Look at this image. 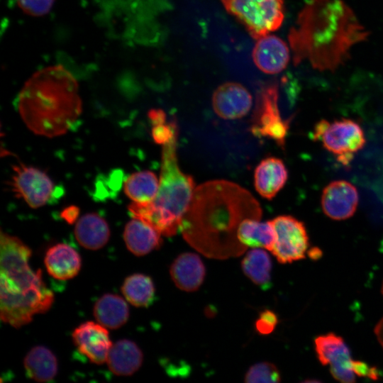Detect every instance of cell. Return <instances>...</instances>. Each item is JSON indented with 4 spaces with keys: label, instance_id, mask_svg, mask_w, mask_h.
<instances>
[{
    "label": "cell",
    "instance_id": "3957f363",
    "mask_svg": "<svg viewBox=\"0 0 383 383\" xmlns=\"http://www.w3.org/2000/svg\"><path fill=\"white\" fill-rule=\"evenodd\" d=\"M16 106L26 126L48 138L66 133L82 111L77 81L61 65L35 72L20 91Z\"/></svg>",
    "mask_w": 383,
    "mask_h": 383
},
{
    "label": "cell",
    "instance_id": "44dd1931",
    "mask_svg": "<svg viewBox=\"0 0 383 383\" xmlns=\"http://www.w3.org/2000/svg\"><path fill=\"white\" fill-rule=\"evenodd\" d=\"M74 233L81 246L92 250L103 248L110 238V229L107 222L95 213L82 216L76 222Z\"/></svg>",
    "mask_w": 383,
    "mask_h": 383
},
{
    "label": "cell",
    "instance_id": "f546056e",
    "mask_svg": "<svg viewBox=\"0 0 383 383\" xmlns=\"http://www.w3.org/2000/svg\"><path fill=\"white\" fill-rule=\"evenodd\" d=\"M55 0H16L18 7L26 14L40 17L48 14Z\"/></svg>",
    "mask_w": 383,
    "mask_h": 383
},
{
    "label": "cell",
    "instance_id": "30bf717a",
    "mask_svg": "<svg viewBox=\"0 0 383 383\" xmlns=\"http://www.w3.org/2000/svg\"><path fill=\"white\" fill-rule=\"evenodd\" d=\"M10 186L18 198L37 209L51 201L57 190L52 180L43 171L24 164L15 165Z\"/></svg>",
    "mask_w": 383,
    "mask_h": 383
},
{
    "label": "cell",
    "instance_id": "8fae6325",
    "mask_svg": "<svg viewBox=\"0 0 383 383\" xmlns=\"http://www.w3.org/2000/svg\"><path fill=\"white\" fill-rule=\"evenodd\" d=\"M314 345L318 360L323 365H330L336 380L344 383L355 381L350 351L343 338L328 333L316 337Z\"/></svg>",
    "mask_w": 383,
    "mask_h": 383
},
{
    "label": "cell",
    "instance_id": "ac0fdd59",
    "mask_svg": "<svg viewBox=\"0 0 383 383\" xmlns=\"http://www.w3.org/2000/svg\"><path fill=\"white\" fill-rule=\"evenodd\" d=\"M44 263L48 273L58 280H67L74 277L82 265L77 251L70 245L58 243L46 252Z\"/></svg>",
    "mask_w": 383,
    "mask_h": 383
},
{
    "label": "cell",
    "instance_id": "d4e9b609",
    "mask_svg": "<svg viewBox=\"0 0 383 383\" xmlns=\"http://www.w3.org/2000/svg\"><path fill=\"white\" fill-rule=\"evenodd\" d=\"M272 261L268 253L262 249H252L241 261L245 275L261 289L268 290L272 286Z\"/></svg>",
    "mask_w": 383,
    "mask_h": 383
},
{
    "label": "cell",
    "instance_id": "ba28073f",
    "mask_svg": "<svg viewBox=\"0 0 383 383\" xmlns=\"http://www.w3.org/2000/svg\"><path fill=\"white\" fill-rule=\"evenodd\" d=\"M278 98L276 82L269 83L260 89L257 96L250 131L255 136L272 139L284 148L289 129V120L282 118Z\"/></svg>",
    "mask_w": 383,
    "mask_h": 383
},
{
    "label": "cell",
    "instance_id": "5b68a950",
    "mask_svg": "<svg viewBox=\"0 0 383 383\" xmlns=\"http://www.w3.org/2000/svg\"><path fill=\"white\" fill-rule=\"evenodd\" d=\"M177 137L162 145L160 184L155 197L148 203L133 202L128 206L133 218L143 221L165 236H173L180 231L196 188L193 177L179 168Z\"/></svg>",
    "mask_w": 383,
    "mask_h": 383
},
{
    "label": "cell",
    "instance_id": "9c48e42d",
    "mask_svg": "<svg viewBox=\"0 0 383 383\" xmlns=\"http://www.w3.org/2000/svg\"><path fill=\"white\" fill-rule=\"evenodd\" d=\"M271 222L276 233L272 252L277 261L287 264L305 258L309 243L304 223L289 215L277 216Z\"/></svg>",
    "mask_w": 383,
    "mask_h": 383
},
{
    "label": "cell",
    "instance_id": "8992f818",
    "mask_svg": "<svg viewBox=\"0 0 383 383\" xmlns=\"http://www.w3.org/2000/svg\"><path fill=\"white\" fill-rule=\"evenodd\" d=\"M226 11L257 40L277 30L284 18V0H221Z\"/></svg>",
    "mask_w": 383,
    "mask_h": 383
},
{
    "label": "cell",
    "instance_id": "4316f807",
    "mask_svg": "<svg viewBox=\"0 0 383 383\" xmlns=\"http://www.w3.org/2000/svg\"><path fill=\"white\" fill-rule=\"evenodd\" d=\"M121 292L128 302L137 307H148L152 304L155 296L152 279L140 273L131 274L125 279Z\"/></svg>",
    "mask_w": 383,
    "mask_h": 383
},
{
    "label": "cell",
    "instance_id": "e0dca14e",
    "mask_svg": "<svg viewBox=\"0 0 383 383\" xmlns=\"http://www.w3.org/2000/svg\"><path fill=\"white\" fill-rule=\"evenodd\" d=\"M287 178L288 171L283 161L275 157H268L255 167V188L263 198L271 200L284 187Z\"/></svg>",
    "mask_w": 383,
    "mask_h": 383
},
{
    "label": "cell",
    "instance_id": "2e32d148",
    "mask_svg": "<svg viewBox=\"0 0 383 383\" xmlns=\"http://www.w3.org/2000/svg\"><path fill=\"white\" fill-rule=\"evenodd\" d=\"M170 273L177 287L192 292L196 291L204 282L206 269L197 254L184 252L178 255L172 262Z\"/></svg>",
    "mask_w": 383,
    "mask_h": 383
},
{
    "label": "cell",
    "instance_id": "5bb4252c",
    "mask_svg": "<svg viewBox=\"0 0 383 383\" xmlns=\"http://www.w3.org/2000/svg\"><path fill=\"white\" fill-rule=\"evenodd\" d=\"M106 328L98 322L87 321L72 332L75 346L92 363L101 365L106 362L113 345Z\"/></svg>",
    "mask_w": 383,
    "mask_h": 383
},
{
    "label": "cell",
    "instance_id": "6da1fadb",
    "mask_svg": "<svg viewBox=\"0 0 383 383\" xmlns=\"http://www.w3.org/2000/svg\"><path fill=\"white\" fill-rule=\"evenodd\" d=\"M261 216L260 204L248 190L230 181L212 180L195 188L180 231L188 243L209 256L240 255L246 248L238 238L240 223Z\"/></svg>",
    "mask_w": 383,
    "mask_h": 383
},
{
    "label": "cell",
    "instance_id": "836d02e7",
    "mask_svg": "<svg viewBox=\"0 0 383 383\" xmlns=\"http://www.w3.org/2000/svg\"><path fill=\"white\" fill-rule=\"evenodd\" d=\"M382 292L383 294V285ZM374 331L379 342L383 348V316L377 324Z\"/></svg>",
    "mask_w": 383,
    "mask_h": 383
},
{
    "label": "cell",
    "instance_id": "4dcf8cb0",
    "mask_svg": "<svg viewBox=\"0 0 383 383\" xmlns=\"http://www.w3.org/2000/svg\"><path fill=\"white\" fill-rule=\"evenodd\" d=\"M277 324V315L270 309H265L260 313L255 326L260 334L268 335L275 329Z\"/></svg>",
    "mask_w": 383,
    "mask_h": 383
},
{
    "label": "cell",
    "instance_id": "9a60e30c",
    "mask_svg": "<svg viewBox=\"0 0 383 383\" xmlns=\"http://www.w3.org/2000/svg\"><path fill=\"white\" fill-rule=\"evenodd\" d=\"M256 40L252 57L255 66L260 71L274 74L287 67L290 53L289 47L282 39L268 34Z\"/></svg>",
    "mask_w": 383,
    "mask_h": 383
},
{
    "label": "cell",
    "instance_id": "484cf974",
    "mask_svg": "<svg viewBox=\"0 0 383 383\" xmlns=\"http://www.w3.org/2000/svg\"><path fill=\"white\" fill-rule=\"evenodd\" d=\"M160 184L157 175L150 170H143L131 174L124 182L126 196L137 203H148L156 196Z\"/></svg>",
    "mask_w": 383,
    "mask_h": 383
},
{
    "label": "cell",
    "instance_id": "277c9868",
    "mask_svg": "<svg viewBox=\"0 0 383 383\" xmlns=\"http://www.w3.org/2000/svg\"><path fill=\"white\" fill-rule=\"evenodd\" d=\"M31 250L18 238L1 231L0 316L5 323L18 328L34 315L48 311L54 301L42 272L29 265Z\"/></svg>",
    "mask_w": 383,
    "mask_h": 383
},
{
    "label": "cell",
    "instance_id": "d6986e66",
    "mask_svg": "<svg viewBox=\"0 0 383 383\" xmlns=\"http://www.w3.org/2000/svg\"><path fill=\"white\" fill-rule=\"evenodd\" d=\"M162 234L143 221L133 218L124 228L123 240L128 250L136 256H143L158 249Z\"/></svg>",
    "mask_w": 383,
    "mask_h": 383
},
{
    "label": "cell",
    "instance_id": "f1b7e54d",
    "mask_svg": "<svg viewBox=\"0 0 383 383\" xmlns=\"http://www.w3.org/2000/svg\"><path fill=\"white\" fill-rule=\"evenodd\" d=\"M244 381L246 383H277L281 381V374L273 363L261 362L248 370Z\"/></svg>",
    "mask_w": 383,
    "mask_h": 383
},
{
    "label": "cell",
    "instance_id": "e575fe53",
    "mask_svg": "<svg viewBox=\"0 0 383 383\" xmlns=\"http://www.w3.org/2000/svg\"><path fill=\"white\" fill-rule=\"evenodd\" d=\"M322 255V252L318 248H311L309 251V256L311 259H317Z\"/></svg>",
    "mask_w": 383,
    "mask_h": 383
},
{
    "label": "cell",
    "instance_id": "52a82bcc",
    "mask_svg": "<svg viewBox=\"0 0 383 383\" xmlns=\"http://www.w3.org/2000/svg\"><path fill=\"white\" fill-rule=\"evenodd\" d=\"M312 139L321 142L326 150L335 155L338 161L345 165L365 144L362 127L348 118L333 121L320 120L313 127Z\"/></svg>",
    "mask_w": 383,
    "mask_h": 383
},
{
    "label": "cell",
    "instance_id": "7402d4cb",
    "mask_svg": "<svg viewBox=\"0 0 383 383\" xmlns=\"http://www.w3.org/2000/svg\"><path fill=\"white\" fill-rule=\"evenodd\" d=\"M27 376L38 382L52 380L57 373V360L48 348L36 345L32 348L23 360Z\"/></svg>",
    "mask_w": 383,
    "mask_h": 383
},
{
    "label": "cell",
    "instance_id": "4fadbf2b",
    "mask_svg": "<svg viewBox=\"0 0 383 383\" xmlns=\"http://www.w3.org/2000/svg\"><path fill=\"white\" fill-rule=\"evenodd\" d=\"M359 202L357 188L345 180H335L323 189L321 204L323 213L330 218L342 221L352 217Z\"/></svg>",
    "mask_w": 383,
    "mask_h": 383
},
{
    "label": "cell",
    "instance_id": "d6a6232c",
    "mask_svg": "<svg viewBox=\"0 0 383 383\" xmlns=\"http://www.w3.org/2000/svg\"><path fill=\"white\" fill-rule=\"evenodd\" d=\"M79 209L75 206L65 208L61 213L62 218L68 223L73 224L77 219Z\"/></svg>",
    "mask_w": 383,
    "mask_h": 383
},
{
    "label": "cell",
    "instance_id": "83f0119b",
    "mask_svg": "<svg viewBox=\"0 0 383 383\" xmlns=\"http://www.w3.org/2000/svg\"><path fill=\"white\" fill-rule=\"evenodd\" d=\"M148 118L152 125V135L154 141L163 145L178 135V126L174 120L167 121L164 111L152 109L148 112Z\"/></svg>",
    "mask_w": 383,
    "mask_h": 383
},
{
    "label": "cell",
    "instance_id": "cb8c5ba5",
    "mask_svg": "<svg viewBox=\"0 0 383 383\" xmlns=\"http://www.w3.org/2000/svg\"><path fill=\"white\" fill-rule=\"evenodd\" d=\"M245 218L238 230L239 241L246 247L262 248L272 252L276 240V233L270 221Z\"/></svg>",
    "mask_w": 383,
    "mask_h": 383
},
{
    "label": "cell",
    "instance_id": "7c38bea8",
    "mask_svg": "<svg viewBox=\"0 0 383 383\" xmlns=\"http://www.w3.org/2000/svg\"><path fill=\"white\" fill-rule=\"evenodd\" d=\"M252 105V97L243 84L228 82L218 86L212 95L215 113L224 120H236L245 116Z\"/></svg>",
    "mask_w": 383,
    "mask_h": 383
},
{
    "label": "cell",
    "instance_id": "ffe728a7",
    "mask_svg": "<svg viewBox=\"0 0 383 383\" xmlns=\"http://www.w3.org/2000/svg\"><path fill=\"white\" fill-rule=\"evenodd\" d=\"M143 355L133 341L121 339L113 343L106 360L109 370L117 376H130L141 367Z\"/></svg>",
    "mask_w": 383,
    "mask_h": 383
},
{
    "label": "cell",
    "instance_id": "603a6c76",
    "mask_svg": "<svg viewBox=\"0 0 383 383\" xmlns=\"http://www.w3.org/2000/svg\"><path fill=\"white\" fill-rule=\"evenodd\" d=\"M93 313L96 321L110 329L123 326L129 317L128 306L120 296L105 294L95 303Z\"/></svg>",
    "mask_w": 383,
    "mask_h": 383
},
{
    "label": "cell",
    "instance_id": "7a4b0ae2",
    "mask_svg": "<svg viewBox=\"0 0 383 383\" xmlns=\"http://www.w3.org/2000/svg\"><path fill=\"white\" fill-rule=\"evenodd\" d=\"M369 32L341 0H308L288 35L294 65L307 60L319 71H334Z\"/></svg>",
    "mask_w": 383,
    "mask_h": 383
},
{
    "label": "cell",
    "instance_id": "1f68e13d",
    "mask_svg": "<svg viewBox=\"0 0 383 383\" xmlns=\"http://www.w3.org/2000/svg\"><path fill=\"white\" fill-rule=\"evenodd\" d=\"M352 364L355 374L359 377H367L372 380L379 379L381 377L380 370L374 366H370L360 360H353Z\"/></svg>",
    "mask_w": 383,
    "mask_h": 383
}]
</instances>
